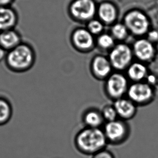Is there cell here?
<instances>
[{"instance_id":"cell-10","label":"cell","mask_w":158,"mask_h":158,"mask_svg":"<svg viewBox=\"0 0 158 158\" xmlns=\"http://www.w3.org/2000/svg\"><path fill=\"white\" fill-rule=\"evenodd\" d=\"M19 21L18 11L11 6L0 7V33L15 28Z\"/></svg>"},{"instance_id":"cell-5","label":"cell","mask_w":158,"mask_h":158,"mask_svg":"<svg viewBox=\"0 0 158 158\" xmlns=\"http://www.w3.org/2000/svg\"><path fill=\"white\" fill-rule=\"evenodd\" d=\"M126 95L137 106H145L153 101L155 92L148 82H133L130 84Z\"/></svg>"},{"instance_id":"cell-17","label":"cell","mask_w":158,"mask_h":158,"mask_svg":"<svg viewBox=\"0 0 158 158\" xmlns=\"http://www.w3.org/2000/svg\"><path fill=\"white\" fill-rule=\"evenodd\" d=\"M98 14L103 22L110 23L116 19L117 12L113 5L110 3L105 2L99 6Z\"/></svg>"},{"instance_id":"cell-25","label":"cell","mask_w":158,"mask_h":158,"mask_svg":"<svg viewBox=\"0 0 158 158\" xmlns=\"http://www.w3.org/2000/svg\"><path fill=\"white\" fill-rule=\"evenodd\" d=\"M7 52L0 47V62L5 61L7 56Z\"/></svg>"},{"instance_id":"cell-7","label":"cell","mask_w":158,"mask_h":158,"mask_svg":"<svg viewBox=\"0 0 158 158\" xmlns=\"http://www.w3.org/2000/svg\"><path fill=\"white\" fill-rule=\"evenodd\" d=\"M69 9L75 19L88 20L94 16L96 6L93 0H74L70 3Z\"/></svg>"},{"instance_id":"cell-16","label":"cell","mask_w":158,"mask_h":158,"mask_svg":"<svg viewBox=\"0 0 158 158\" xmlns=\"http://www.w3.org/2000/svg\"><path fill=\"white\" fill-rule=\"evenodd\" d=\"M147 74L146 67L141 62L131 64L127 69V77L133 82L144 81L147 77Z\"/></svg>"},{"instance_id":"cell-20","label":"cell","mask_w":158,"mask_h":158,"mask_svg":"<svg viewBox=\"0 0 158 158\" xmlns=\"http://www.w3.org/2000/svg\"><path fill=\"white\" fill-rule=\"evenodd\" d=\"M112 31L113 36L117 39H123L127 35V28L125 25L117 23L113 27Z\"/></svg>"},{"instance_id":"cell-13","label":"cell","mask_w":158,"mask_h":158,"mask_svg":"<svg viewBox=\"0 0 158 158\" xmlns=\"http://www.w3.org/2000/svg\"><path fill=\"white\" fill-rule=\"evenodd\" d=\"M72 41L77 48L81 50L90 48L94 40L92 33L84 29H77L73 33Z\"/></svg>"},{"instance_id":"cell-15","label":"cell","mask_w":158,"mask_h":158,"mask_svg":"<svg viewBox=\"0 0 158 158\" xmlns=\"http://www.w3.org/2000/svg\"><path fill=\"white\" fill-rule=\"evenodd\" d=\"M134 52L139 59L143 61H147L153 56L154 49L149 41L141 39L134 44Z\"/></svg>"},{"instance_id":"cell-9","label":"cell","mask_w":158,"mask_h":158,"mask_svg":"<svg viewBox=\"0 0 158 158\" xmlns=\"http://www.w3.org/2000/svg\"><path fill=\"white\" fill-rule=\"evenodd\" d=\"M113 106L118 118L124 121L131 120L137 113L138 106L128 98L123 97L114 101Z\"/></svg>"},{"instance_id":"cell-11","label":"cell","mask_w":158,"mask_h":158,"mask_svg":"<svg viewBox=\"0 0 158 158\" xmlns=\"http://www.w3.org/2000/svg\"><path fill=\"white\" fill-rule=\"evenodd\" d=\"M112 68L110 60L102 56H98L93 60L91 69L95 78L105 81L112 74Z\"/></svg>"},{"instance_id":"cell-12","label":"cell","mask_w":158,"mask_h":158,"mask_svg":"<svg viewBox=\"0 0 158 158\" xmlns=\"http://www.w3.org/2000/svg\"><path fill=\"white\" fill-rule=\"evenodd\" d=\"M23 42L22 35L15 28L0 33V47L7 52Z\"/></svg>"},{"instance_id":"cell-18","label":"cell","mask_w":158,"mask_h":158,"mask_svg":"<svg viewBox=\"0 0 158 158\" xmlns=\"http://www.w3.org/2000/svg\"><path fill=\"white\" fill-rule=\"evenodd\" d=\"M13 114V108L8 100L0 97V126L8 123L11 119Z\"/></svg>"},{"instance_id":"cell-1","label":"cell","mask_w":158,"mask_h":158,"mask_svg":"<svg viewBox=\"0 0 158 158\" xmlns=\"http://www.w3.org/2000/svg\"><path fill=\"white\" fill-rule=\"evenodd\" d=\"M74 143L80 153L92 156L106 149L108 144L103 129L86 127L75 135Z\"/></svg>"},{"instance_id":"cell-3","label":"cell","mask_w":158,"mask_h":158,"mask_svg":"<svg viewBox=\"0 0 158 158\" xmlns=\"http://www.w3.org/2000/svg\"><path fill=\"white\" fill-rule=\"evenodd\" d=\"M105 81L104 92L110 100L116 101L127 95L130 85L129 80L121 73H112Z\"/></svg>"},{"instance_id":"cell-14","label":"cell","mask_w":158,"mask_h":158,"mask_svg":"<svg viewBox=\"0 0 158 158\" xmlns=\"http://www.w3.org/2000/svg\"><path fill=\"white\" fill-rule=\"evenodd\" d=\"M82 120L86 127L101 128L105 123L101 110L94 108L86 110L82 116Z\"/></svg>"},{"instance_id":"cell-8","label":"cell","mask_w":158,"mask_h":158,"mask_svg":"<svg viewBox=\"0 0 158 158\" xmlns=\"http://www.w3.org/2000/svg\"><path fill=\"white\" fill-rule=\"evenodd\" d=\"M126 27L137 35L144 34L149 28V21L144 14L139 10L129 12L125 18Z\"/></svg>"},{"instance_id":"cell-22","label":"cell","mask_w":158,"mask_h":158,"mask_svg":"<svg viewBox=\"0 0 158 158\" xmlns=\"http://www.w3.org/2000/svg\"><path fill=\"white\" fill-rule=\"evenodd\" d=\"M88 31L92 34H97L100 33L103 29V26L101 22L98 20L91 21L88 26Z\"/></svg>"},{"instance_id":"cell-2","label":"cell","mask_w":158,"mask_h":158,"mask_svg":"<svg viewBox=\"0 0 158 158\" xmlns=\"http://www.w3.org/2000/svg\"><path fill=\"white\" fill-rule=\"evenodd\" d=\"M36 55L33 47L27 42L7 52L5 64L11 72L23 73L30 70L35 64Z\"/></svg>"},{"instance_id":"cell-4","label":"cell","mask_w":158,"mask_h":158,"mask_svg":"<svg viewBox=\"0 0 158 158\" xmlns=\"http://www.w3.org/2000/svg\"><path fill=\"white\" fill-rule=\"evenodd\" d=\"M103 131L108 143L113 145L123 144L128 139L131 133L127 121L120 118L106 123Z\"/></svg>"},{"instance_id":"cell-6","label":"cell","mask_w":158,"mask_h":158,"mask_svg":"<svg viewBox=\"0 0 158 158\" xmlns=\"http://www.w3.org/2000/svg\"><path fill=\"white\" fill-rule=\"evenodd\" d=\"M132 52L127 45L119 44L115 47L110 55L112 67L118 71L127 69L131 64Z\"/></svg>"},{"instance_id":"cell-21","label":"cell","mask_w":158,"mask_h":158,"mask_svg":"<svg viewBox=\"0 0 158 158\" xmlns=\"http://www.w3.org/2000/svg\"><path fill=\"white\" fill-rule=\"evenodd\" d=\"M98 42L101 48L103 49L110 48L114 44V39L110 35L105 34L99 36Z\"/></svg>"},{"instance_id":"cell-24","label":"cell","mask_w":158,"mask_h":158,"mask_svg":"<svg viewBox=\"0 0 158 158\" xmlns=\"http://www.w3.org/2000/svg\"><path fill=\"white\" fill-rule=\"evenodd\" d=\"M15 1V0H0V7L11 6Z\"/></svg>"},{"instance_id":"cell-23","label":"cell","mask_w":158,"mask_h":158,"mask_svg":"<svg viewBox=\"0 0 158 158\" xmlns=\"http://www.w3.org/2000/svg\"><path fill=\"white\" fill-rule=\"evenodd\" d=\"M92 158H115V156L111 152L105 149L93 155Z\"/></svg>"},{"instance_id":"cell-19","label":"cell","mask_w":158,"mask_h":158,"mask_svg":"<svg viewBox=\"0 0 158 158\" xmlns=\"http://www.w3.org/2000/svg\"><path fill=\"white\" fill-rule=\"evenodd\" d=\"M101 112L105 123L114 121L118 118L113 105H106L102 108Z\"/></svg>"}]
</instances>
